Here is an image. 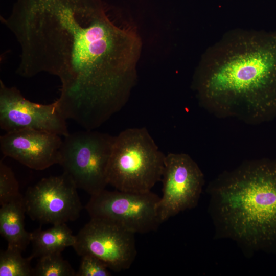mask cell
I'll return each instance as SVG.
<instances>
[{"label": "cell", "instance_id": "6da1fadb", "mask_svg": "<svg viewBox=\"0 0 276 276\" xmlns=\"http://www.w3.org/2000/svg\"><path fill=\"white\" fill-rule=\"evenodd\" d=\"M1 19L20 49L16 73L59 78L65 119L94 130L125 105L142 40L133 27L113 21L100 0H16Z\"/></svg>", "mask_w": 276, "mask_h": 276}, {"label": "cell", "instance_id": "7a4b0ae2", "mask_svg": "<svg viewBox=\"0 0 276 276\" xmlns=\"http://www.w3.org/2000/svg\"><path fill=\"white\" fill-rule=\"evenodd\" d=\"M193 88L203 108L259 124L276 117V31L237 29L202 55Z\"/></svg>", "mask_w": 276, "mask_h": 276}, {"label": "cell", "instance_id": "3957f363", "mask_svg": "<svg viewBox=\"0 0 276 276\" xmlns=\"http://www.w3.org/2000/svg\"><path fill=\"white\" fill-rule=\"evenodd\" d=\"M206 191L216 237L236 241L248 255L276 253V159L245 161Z\"/></svg>", "mask_w": 276, "mask_h": 276}, {"label": "cell", "instance_id": "277c9868", "mask_svg": "<svg viewBox=\"0 0 276 276\" xmlns=\"http://www.w3.org/2000/svg\"><path fill=\"white\" fill-rule=\"evenodd\" d=\"M165 156L145 127L125 129L114 138L108 185L124 192H150L162 180Z\"/></svg>", "mask_w": 276, "mask_h": 276}, {"label": "cell", "instance_id": "5b68a950", "mask_svg": "<svg viewBox=\"0 0 276 276\" xmlns=\"http://www.w3.org/2000/svg\"><path fill=\"white\" fill-rule=\"evenodd\" d=\"M59 165L78 189L91 195L108 185L107 168L115 136L94 130L69 133L64 137Z\"/></svg>", "mask_w": 276, "mask_h": 276}, {"label": "cell", "instance_id": "8992f818", "mask_svg": "<svg viewBox=\"0 0 276 276\" xmlns=\"http://www.w3.org/2000/svg\"><path fill=\"white\" fill-rule=\"evenodd\" d=\"M159 199L151 191L134 193L105 189L91 195L85 209L90 218L108 219L135 234H146L162 223L157 209Z\"/></svg>", "mask_w": 276, "mask_h": 276}, {"label": "cell", "instance_id": "52a82bcc", "mask_svg": "<svg viewBox=\"0 0 276 276\" xmlns=\"http://www.w3.org/2000/svg\"><path fill=\"white\" fill-rule=\"evenodd\" d=\"M73 247L80 256L98 258L115 272L129 269L137 255L135 234L101 218H90L76 235Z\"/></svg>", "mask_w": 276, "mask_h": 276}, {"label": "cell", "instance_id": "ba28073f", "mask_svg": "<svg viewBox=\"0 0 276 276\" xmlns=\"http://www.w3.org/2000/svg\"><path fill=\"white\" fill-rule=\"evenodd\" d=\"M77 189L65 172L43 178L26 192V214L41 223L55 225L75 221L82 209Z\"/></svg>", "mask_w": 276, "mask_h": 276}, {"label": "cell", "instance_id": "9c48e42d", "mask_svg": "<svg viewBox=\"0 0 276 276\" xmlns=\"http://www.w3.org/2000/svg\"><path fill=\"white\" fill-rule=\"evenodd\" d=\"M162 181L163 195L157 209L162 223L196 207L205 182L197 164L188 154L182 153L166 155Z\"/></svg>", "mask_w": 276, "mask_h": 276}, {"label": "cell", "instance_id": "30bf717a", "mask_svg": "<svg viewBox=\"0 0 276 276\" xmlns=\"http://www.w3.org/2000/svg\"><path fill=\"white\" fill-rule=\"evenodd\" d=\"M66 119L57 101L36 103L26 99L15 87L0 80V128L6 132L21 129L44 131L63 137L67 135Z\"/></svg>", "mask_w": 276, "mask_h": 276}, {"label": "cell", "instance_id": "8fae6325", "mask_svg": "<svg viewBox=\"0 0 276 276\" xmlns=\"http://www.w3.org/2000/svg\"><path fill=\"white\" fill-rule=\"evenodd\" d=\"M63 140L60 136L35 129L9 132L0 137V149L5 156L11 157L36 170L59 164Z\"/></svg>", "mask_w": 276, "mask_h": 276}, {"label": "cell", "instance_id": "7c38bea8", "mask_svg": "<svg viewBox=\"0 0 276 276\" xmlns=\"http://www.w3.org/2000/svg\"><path fill=\"white\" fill-rule=\"evenodd\" d=\"M1 206V235L7 241L8 246L22 252L31 240V233L25 228L24 196Z\"/></svg>", "mask_w": 276, "mask_h": 276}, {"label": "cell", "instance_id": "4fadbf2b", "mask_svg": "<svg viewBox=\"0 0 276 276\" xmlns=\"http://www.w3.org/2000/svg\"><path fill=\"white\" fill-rule=\"evenodd\" d=\"M31 233L33 250L30 257L32 259L61 253L65 248L73 247L76 241V236L66 223L53 225L45 230L38 228Z\"/></svg>", "mask_w": 276, "mask_h": 276}, {"label": "cell", "instance_id": "5bb4252c", "mask_svg": "<svg viewBox=\"0 0 276 276\" xmlns=\"http://www.w3.org/2000/svg\"><path fill=\"white\" fill-rule=\"evenodd\" d=\"M20 250L7 246L0 254V276H31L33 268L30 256L24 258Z\"/></svg>", "mask_w": 276, "mask_h": 276}, {"label": "cell", "instance_id": "9a60e30c", "mask_svg": "<svg viewBox=\"0 0 276 276\" xmlns=\"http://www.w3.org/2000/svg\"><path fill=\"white\" fill-rule=\"evenodd\" d=\"M74 269L61 253H54L39 258L33 268L34 276H76Z\"/></svg>", "mask_w": 276, "mask_h": 276}, {"label": "cell", "instance_id": "2e32d148", "mask_svg": "<svg viewBox=\"0 0 276 276\" xmlns=\"http://www.w3.org/2000/svg\"><path fill=\"white\" fill-rule=\"evenodd\" d=\"M23 196L18 182L12 169L3 161L0 162V205L17 199Z\"/></svg>", "mask_w": 276, "mask_h": 276}, {"label": "cell", "instance_id": "e0dca14e", "mask_svg": "<svg viewBox=\"0 0 276 276\" xmlns=\"http://www.w3.org/2000/svg\"><path fill=\"white\" fill-rule=\"evenodd\" d=\"M81 257L79 269L76 276H110L109 268L101 260L90 255Z\"/></svg>", "mask_w": 276, "mask_h": 276}]
</instances>
